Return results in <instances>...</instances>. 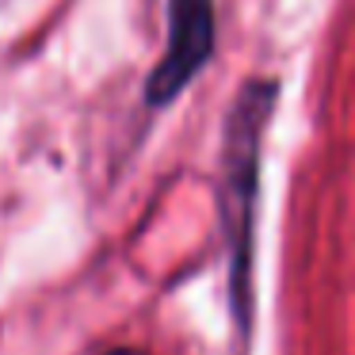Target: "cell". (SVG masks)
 I'll list each match as a JSON object with an SVG mask.
<instances>
[{"label":"cell","instance_id":"6da1fadb","mask_svg":"<svg viewBox=\"0 0 355 355\" xmlns=\"http://www.w3.org/2000/svg\"><path fill=\"white\" fill-rule=\"evenodd\" d=\"M279 100L275 77H248L237 88L222 126V168H218V210L230 248V306L241 340L252 329V241L260 202L263 130Z\"/></svg>","mask_w":355,"mask_h":355},{"label":"cell","instance_id":"7a4b0ae2","mask_svg":"<svg viewBox=\"0 0 355 355\" xmlns=\"http://www.w3.org/2000/svg\"><path fill=\"white\" fill-rule=\"evenodd\" d=\"M214 0H168V42L146 80L149 107H168L214 58Z\"/></svg>","mask_w":355,"mask_h":355},{"label":"cell","instance_id":"3957f363","mask_svg":"<svg viewBox=\"0 0 355 355\" xmlns=\"http://www.w3.org/2000/svg\"><path fill=\"white\" fill-rule=\"evenodd\" d=\"M103 355H146L141 347H111V352H103Z\"/></svg>","mask_w":355,"mask_h":355}]
</instances>
